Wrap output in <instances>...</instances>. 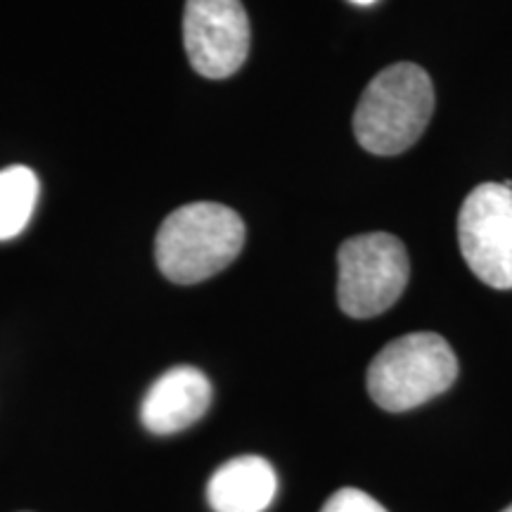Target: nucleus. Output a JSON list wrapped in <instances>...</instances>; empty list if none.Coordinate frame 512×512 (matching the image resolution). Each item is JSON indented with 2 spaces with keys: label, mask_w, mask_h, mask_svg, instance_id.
Segmentation results:
<instances>
[{
  "label": "nucleus",
  "mask_w": 512,
  "mask_h": 512,
  "mask_svg": "<svg viewBox=\"0 0 512 512\" xmlns=\"http://www.w3.org/2000/svg\"><path fill=\"white\" fill-rule=\"evenodd\" d=\"M245 247V221L216 202H192L169 214L155 240V259L164 278L195 285L235 261Z\"/></svg>",
  "instance_id": "1"
},
{
  "label": "nucleus",
  "mask_w": 512,
  "mask_h": 512,
  "mask_svg": "<svg viewBox=\"0 0 512 512\" xmlns=\"http://www.w3.org/2000/svg\"><path fill=\"white\" fill-rule=\"evenodd\" d=\"M434 112L430 74L401 62L382 69L358 100L354 133L363 150L392 157L406 152L425 133Z\"/></svg>",
  "instance_id": "2"
},
{
  "label": "nucleus",
  "mask_w": 512,
  "mask_h": 512,
  "mask_svg": "<svg viewBox=\"0 0 512 512\" xmlns=\"http://www.w3.org/2000/svg\"><path fill=\"white\" fill-rule=\"evenodd\" d=\"M458 377V358L437 332L389 342L368 368V394L389 413H403L444 394Z\"/></svg>",
  "instance_id": "3"
},
{
  "label": "nucleus",
  "mask_w": 512,
  "mask_h": 512,
  "mask_svg": "<svg viewBox=\"0 0 512 512\" xmlns=\"http://www.w3.org/2000/svg\"><path fill=\"white\" fill-rule=\"evenodd\" d=\"M337 302L351 318H373L399 302L411 261L399 238L368 233L349 238L337 254Z\"/></svg>",
  "instance_id": "4"
},
{
  "label": "nucleus",
  "mask_w": 512,
  "mask_h": 512,
  "mask_svg": "<svg viewBox=\"0 0 512 512\" xmlns=\"http://www.w3.org/2000/svg\"><path fill=\"white\" fill-rule=\"evenodd\" d=\"M458 242L470 271L494 290H512V188L482 183L458 214Z\"/></svg>",
  "instance_id": "5"
},
{
  "label": "nucleus",
  "mask_w": 512,
  "mask_h": 512,
  "mask_svg": "<svg viewBox=\"0 0 512 512\" xmlns=\"http://www.w3.org/2000/svg\"><path fill=\"white\" fill-rule=\"evenodd\" d=\"M185 53L197 74L226 79L249 55V17L240 0H188L183 15Z\"/></svg>",
  "instance_id": "6"
},
{
  "label": "nucleus",
  "mask_w": 512,
  "mask_h": 512,
  "mask_svg": "<svg viewBox=\"0 0 512 512\" xmlns=\"http://www.w3.org/2000/svg\"><path fill=\"white\" fill-rule=\"evenodd\" d=\"M211 406V382L202 370L176 366L166 370L147 389L140 403V420L152 434H176L188 430Z\"/></svg>",
  "instance_id": "7"
},
{
  "label": "nucleus",
  "mask_w": 512,
  "mask_h": 512,
  "mask_svg": "<svg viewBox=\"0 0 512 512\" xmlns=\"http://www.w3.org/2000/svg\"><path fill=\"white\" fill-rule=\"evenodd\" d=\"M278 494L273 465L261 456H238L223 463L207 484L214 512H264Z\"/></svg>",
  "instance_id": "8"
},
{
  "label": "nucleus",
  "mask_w": 512,
  "mask_h": 512,
  "mask_svg": "<svg viewBox=\"0 0 512 512\" xmlns=\"http://www.w3.org/2000/svg\"><path fill=\"white\" fill-rule=\"evenodd\" d=\"M38 200V178L27 166L0 171V240L17 238L29 226Z\"/></svg>",
  "instance_id": "9"
},
{
  "label": "nucleus",
  "mask_w": 512,
  "mask_h": 512,
  "mask_svg": "<svg viewBox=\"0 0 512 512\" xmlns=\"http://www.w3.org/2000/svg\"><path fill=\"white\" fill-rule=\"evenodd\" d=\"M320 512H387L384 505L375 501L373 496L361 489H339L328 498V503L320 508Z\"/></svg>",
  "instance_id": "10"
},
{
  "label": "nucleus",
  "mask_w": 512,
  "mask_h": 512,
  "mask_svg": "<svg viewBox=\"0 0 512 512\" xmlns=\"http://www.w3.org/2000/svg\"><path fill=\"white\" fill-rule=\"evenodd\" d=\"M351 3H356V5H373L375 0H351Z\"/></svg>",
  "instance_id": "11"
},
{
  "label": "nucleus",
  "mask_w": 512,
  "mask_h": 512,
  "mask_svg": "<svg viewBox=\"0 0 512 512\" xmlns=\"http://www.w3.org/2000/svg\"><path fill=\"white\" fill-rule=\"evenodd\" d=\"M503 512H512V505H508V508H505Z\"/></svg>",
  "instance_id": "12"
}]
</instances>
